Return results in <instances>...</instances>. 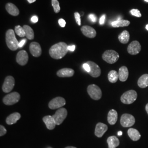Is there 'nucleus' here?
<instances>
[{"label":"nucleus","mask_w":148,"mask_h":148,"mask_svg":"<svg viewBox=\"0 0 148 148\" xmlns=\"http://www.w3.org/2000/svg\"><path fill=\"white\" fill-rule=\"evenodd\" d=\"M31 21H32V23H37L38 21V16H33L31 19Z\"/></svg>","instance_id":"nucleus-40"},{"label":"nucleus","mask_w":148,"mask_h":148,"mask_svg":"<svg viewBox=\"0 0 148 148\" xmlns=\"http://www.w3.org/2000/svg\"><path fill=\"white\" fill-rule=\"evenodd\" d=\"M36 0H27V1L29 2V3H34V2H35Z\"/></svg>","instance_id":"nucleus-42"},{"label":"nucleus","mask_w":148,"mask_h":148,"mask_svg":"<svg viewBox=\"0 0 148 148\" xmlns=\"http://www.w3.org/2000/svg\"><path fill=\"white\" fill-rule=\"evenodd\" d=\"M15 32L16 35H18L20 37H23L25 36V32L23 27L20 25H17L15 27Z\"/></svg>","instance_id":"nucleus-30"},{"label":"nucleus","mask_w":148,"mask_h":148,"mask_svg":"<svg viewBox=\"0 0 148 148\" xmlns=\"http://www.w3.org/2000/svg\"><path fill=\"white\" fill-rule=\"evenodd\" d=\"M26 41H27V40H26V39H23V40H22L21 41L19 42V47L21 48L24 45H25V43H26Z\"/></svg>","instance_id":"nucleus-39"},{"label":"nucleus","mask_w":148,"mask_h":148,"mask_svg":"<svg viewBox=\"0 0 148 148\" xmlns=\"http://www.w3.org/2000/svg\"><path fill=\"white\" fill-rule=\"evenodd\" d=\"M7 133V130L5 127L2 125H0V136L2 137L3 136L5 135Z\"/></svg>","instance_id":"nucleus-34"},{"label":"nucleus","mask_w":148,"mask_h":148,"mask_svg":"<svg viewBox=\"0 0 148 148\" xmlns=\"http://www.w3.org/2000/svg\"><path fill=\"white\" fill-rule=\"evenodd\" d=\"M29 60V56L27 51L24 50H21L16 54V61L17 63L21 66L25 65Z\"/></svg>","instance_id":"nucleus-12"},{"label":"nucleus","mask_w":148,"mask_h":148,"mask_svg":"<svg viewBox=\"0 0 148 148\" xmlns=\"http://www.w3.org/2000/svg\"><path fill=\"white\" fill-rule=\"evenodd\" d=\"M145 2H148V0H144Z\"/></svg>","instance_id":"nucleus-47"},{"label":"nucleus","mask_w":148,"mask_h":148,"mask_svg":"<svg viewBox=\"0 0 148 148\" xmlns=\"http://www.w3.org/2000/svg\"><path fill=\"white\" fill-rule=\"evenodd\" d=\"M21 117V115L19 112H14L10 115L8 116L6 118L5 122L7 124L11 125L13 124L16 123Z\"/></svg>","instance_id":"nucleus-20"},{"label":"nucleus","mask_w":148,"mask_h":148,"mask_svg":"<svg viewBox=\"0 0 148 148\" xmlns=\"http://www.w3.org/2000/svg\"><path fill=\"white\" fill-rule=\"evenodd\" d=\"M58 23L59 25L62 27H65V25H66V21H65L64 19H62V18L59 19Z\"/></svg>","instance_id":"nucleus-35"},{"label":"nucleus","mask_w":148,"mask_h":148,"mask_svg":"<svg viewBox=\"0 0 148 148\" xmlns=\"http://www.w3.org/2000/svg\"><path fill=\"white\" fill-rule=\"evenodd\" d=\"M81 32L85 36L88 38H95L96 36L97 32L94 28L88 25H85L81 27Z\"/></svg>","instance_id":"nucleus-16"},{"label":"nucleus","mask_w":148,"mask_h":148,"mask_svg":"<svg viewBox=\"0 0 148 148\" xmlns=\"http://www.w3.org/2000/svg\"><path fill=\"white\" fill-rule=\"evenodd\" d=\"M138 85L141 88H145L148 86V74H144L138 80Z\"/></svg>","instance_id":"nucleus-25"},{"label":"nucleus","mask_w":148,"mask_h":148,"mask_svg":"<svg viewBox=\"0 0 148 148\" xmlns=\"http://www.w3.org/2000/svg\"><path fill=\"white\" fill-rule=\"evenodd\" d=\"M145 28H146V29H147V30H148V25H146V27H145Z\"/></svg>","instance_id":"nucleus-46"},{"label":"nucleus","mask_w":148,"mask_h":148,"mask_svg":"<svg viewBox=\"0 0 148 148\" xmlns=\"http://www.w3.org/2000/svg\"><path fill=\"white\" fill-rule=\"evenodd\" d=\"M128 135L133 141H138L141 137V135L137 130L134 128H130L127 131Z\"/></svg>","instance_id":"nucleus-23"},{"label":"nucleus","mask_w":148,"mask_h":148,"mask_svg":"<svg viewBox=\"0 0 148 148\" xmlns=\"http://www.w3.org/2000/svg\"><path fill=\"white\" fill-rule=\"evenodd\" d=\"M108 77L109 82L115 83L119 79V74L115 70H111L108 75Z\"/></svg>","instance_id":"nucleus-29"},{"label":"nucleus","mask_w":148,"mask_h":148,"mask_svg":"<svg viewBox=\"0 0 148 148\" xmlns=\"http://www.w3.org/2000/svg\"><path fill=\"white\" fill-rule=\"evenodd\" d=\"M52 5L53 6V10L56 13H58L60 11V7L58 0H52Z\"/></svg>","instance_id":"nucleus-31"},{"label":"nucleus","mask_w":148,"mask_h":148,"mask_svg":"<svg viewBox=\"0 0 148 148\" xmlns=\"http://www.w3.org/2000/svg\"><path fill=\"white\" fill-rule=\"evenodd\" d=\"M5 10L8 13L13 16H17L19 14V10L18 7L12 3H8L5 5Z\"/></svg>","instance_id":"nucleus-19"},{"label":"nucleus","mask_w":148,"mask_h":148,"mask_svg":"<svg viewBox=\"0 0 148 148\" xmlns=\"http://www.w3.org/2000/svg\"><path fill=\"white\" fill-rule=\"evenodd\" d=\"M137 93L134 90H130L125 92L121 97V101L125 104H131L136 101Z\"/></svg>","instance_id":"nucleus-3"},{"label":"nucleus","mask_w":148,"mask_h":148,"mask_svg":"<svg viewBox=\"0 0 148 148\" xmlns=\"http://www.w3.org/2000/svg\"><path fill=\"white\" fill-rule=\"evenodd\" d=\"M68 46L63 42L57 43L53 45L49 50L50 56L55 59H60L63 58L68 52Z\"/></svg>","instance_id":"nucleus-1"},{"label":"nucleus","mask_w":148,"mask_h":148,"mask_svg":"<svg viewBox=\"0 0 148 148\" xmlns=\"http://www.w3.org/2000/svg\"><path fill=\"white\" fill-rule=\"evenodd\" d=\"M141 48L142 47L140 43L137 41H134L128 45L127 47V52L131 55H136L140 52Z\"/></svg>","instance_id":"nucleus-13"},{"label":"nucleus","mask_w":148,"mask_h":148,"mask_svg":"<svg viewBox=\"0 0 148 148\" xmlns=\"http://www.w3.org/2000/svg\"><path fill=\"white\" fill-rule=\"evenodd\" d=\"M76 148V147H72V146H69V147H66V148Z\"/></svg>","instance_id":"nucleus-45"},{"label":"nucleus","mask_w":148,"mask_h":148,"mask_svg":"<svg viewBox=\"0 0 148 148\" xmlns=\"http://www.w3.org/2000/svg\"><path fill=\"white\" fill-rule=\"evenodd\" d=\"M65 104L66 101L64 98L61 97H58L53 98L49 101L48 104V107L52 110H55L62 108L65 105Z\"/></svg>","instance_id":"nucleus-8"},{"label":"nucleus","mask_w":148,"mask_h":148,"mask_svg":"<svg viewBox=\"0 0 148 148\" xmlns=\"http://www.w3.org/2000/svg\"><path fill=\"white\" fill-rule=\"evenodd\" d=\"M105 20H106V15H103L99 19V24L100 25H103L105 23Z\"/></svg>","instance_id":"nucleus-38"},{"label":"nucleus","mask_w":148,"mask_h":148,"mask_svg":"<svg viewBox=\"0 0 148 148\" xmlns=\"http://www.w3.org/2000/svg\"><path fill=\"white\" fill-rule=\"evenodd\" d=\"M75 73L74 70L70 68L60 69L57 73V75L59 77H70L73 76Z\"/></svg>","instance_id":"nucleus-17"},{"label":"nucleus","mask_w":148,"mask_h":148,"mask_svg":"<svg viewBox=\"0 0 148 148\" xmlns=\"http://www.w3.org/2000/svg\"><path fill=\"white\" fill-rule=\"evenodd\" d=\"M118 118V115L117 112L115 110L111 109L108 114V123L111 125H114L116 123Z\"/></svg>","instance_id":"nucleus-22"},{"label":"nucleus","mask_w":148,"mask_h":148,"mask_svg":"<svg viewBox=\"0 0 148 148\" xmlns=\"http://www.w3.org/2000/svg\"><path fill=\"white\" fill-rule=\"evenodd\" d=\"M75 49V46L72 45V46H68V50L70 51H74Z\"/></svg>","instance_id":"nucleus-41"},{"label":"nucleus","mask_w":148,"mask_h":148,"mask_svg":"<svg viewBox=\"0 0 148 148\" xmlns=\"http://www.w3.org/2000/svg\"><path fill=\"white\" fill-rule=\"evenodd\" d=\"M145 110H146V111H147V112L148 113V103L146 105V106H145Z\"/></svg>","instance_id":"nucleus-43"},{"label":"nucleus","mask_w":148,"mask_h":148,"mask_svg":"<svg viewBox=\"0 0 148 148\" xmlns=\"http://www.w3.org/2000/svg\"><path fill=\"white\" fill-rule=\"evenodd\" d=\"M118 74H119V79L122 82H125L127 80L128 77V75H129L128 70L126 66H123L119 69Z\"/></svg>","instance_id":"nucleus-21"},{"label":"nucleus","mask_w":148,"mask_h":148,"mask_svg":"<svg viewBox=\"0 0 148 148\" xmlns=\"http://www.w3.org/2000/svg\"><path fill=\"white\" fill-rule=\"evenodd\" d=\"M24 31L25 32V36L29 40H32L34 38V32L32 27L27 25L23 26Z\"/></svg>","instance_id":"nucleus-28"},{"label":"nucleus","mask_w":148,"mask_h":148,"mask_svg":"<svg viewBox=\"0 0 148 148\" xmlns=\"http://www.w3.org/2000/svg\"><path fill=\"white\" fill-rule=\"evenodd\" d=\"M74 16H75V20H76L77 24L79 26H80L81 24V16H80L79 13L75 12L74 13Z\"/></svg>","instance_id":"nucleus-33"},{"label":"nucleus","mask_w":148,"mask_h":148,"mask_svg":"<svg viewBox=\"0 0 148 148\" xmlns=\"http://www.w3.org/2000/svg\"><path fill=\"white\" fill-rule=\"evenodd\" d=\"M130 33L127 30H124L119 35V40L122 44H126L130 40Z\"/></svg>","instance_id":"nucleus-26"},{"label":"nucleus","mask_w":148,"mask_h":148,"mask_svg":"<svg viewBox=\"0 0 148 148\" xmlns=\"http://www.w3.org/2000/svg\"><path fill=\"white\" fill-rule=\"evenodd\" d=\"M83 68H84V69H85V70H86L87 73H90V66H89V65L87 63H86L83 64Z\"/></svg>","instance_id":"nucleus-37"},{"label":"nucleus","mask_w":148,"mask_h":148,"mask_svg":"<svg viewBox=\"0 0 148 148\" xmlns=\"http://www.w3.org/2000/svg\"><path fill=\"white\" fill-rule=\"evenodd\" d=\"M109 148H116L120 144V140L116 136H110L107 139Z\"/></svg>","instance_id":"nucleus-24"},{"label":"nucleus","mask_w":148,"mask_h":148,"mask_svg":"<svg viewBox=\"0 0 148 148\" xmlns=\"http://www.w3.org/2000/svg\"><path fill=\"white\" fill-rule=\"evenodd\" d=\"M130 24V21L127 20L120 19L118 21H113L111 23V25L113 27H128Z\"/></svg>","instance_id":"nucleus-27"},{"label":"nucleus","mask_w":148,"mask_h":148,"mask_svg":"<svg viewBox=\"0 0 148 148\" xmlns=\"http://www.w3.org/2000/svg\"><path fill=\"white\" fill-rule=\"evenodd\" d=\"M5 42L7 46L11 51H16L19 46V42L18 41L15 36V32L12 29L8 30L5 33Z\"/></svg>","instance_id":"nucleus-2"},{"label":"nucleus","mask_w":148,"mask_h":148,"mask_svg":"<svg viewBox=\"0 0 148 148\" xmlns=\"http://www.w3.org/2000/svg\"><path fill=\"white\" fill-rule=\"evenodd\" d=\"M21 98L19 93L14 92L5 96L3 98V102L6 106H12L17 103Z\"/></svg>","instance_id":"nucleus-6"},{"label":"nucleus","mask_w":148,"mask_h":148,"mask_svg":"<svg viewBox=\"0 0 148 148\" xmlns=\"http://www.w3.org/2000/svg\"><path fill=\"white\" fill-rule=\"evenodd\" d=\"M42 120L44 122V123H45L46 127L49 130H53L57 125L56 121L52 116L47 115L46 116L43 117Z\"/></svg>","instance_id":"nucleus-18"},{"label":"nucleus","mask_w":148,"mask_h":148,"mask_svg":"<svg viewBox=\"0 0 148 148\" xmlns=\"http://www.w3.org/2000/svg\"><path fill=\"white\" fill-rule=\"evenodd\" d=\"M136 120L134 117L129 114H124L122 115L120 119V123L123 127H130L135 123Z\"/></svg>","instance_id":"nucleus-9"},{"label":"nucleus","mask_w":148,"mask_h":148,"mask_svg":"<svg viewBox=\"0 0 148 148\" xmlns=\"http://www.w3.org/2000/svg\"><path fill=\"white\" fill-rule=\"evenodd\" d=\"M130 13H131V14L133 16H137V17L140 18V17L142 16V14H141L140 11H139L138 10H137V9H133L132 10H131Z\"/></svg>","instance_id":"nucleus-32"},{"label":"nucleus","mask_w":148,"mask_h":148,"mask_svg":"<svg viewBox=\"0 0 148 148\" xmlns=\"http://www.w3.org/2000/svg\"><path fill=\"white\" fill-rule=\"evenodd\" d=\"M108 129V127L106 125L103 123L99 122L96 125L95 134L97 137H102L104 133L107 131Z\"/></svg>","instance_id":"nucleus-15"},{"label":"nucleus","mask_w":148,"mask_h":148,"mask_svg":"<svg viewBox=\"0 0 148 148\" xmlns=\"http://www.w3.org/2000/svg\"><path fill=\"white\" fill-rule=\"evenodd\" d=\"M15 85V79L12 76H8L5 78L2 86V90L5 93H10L14 88Z\"/></svg>","instance_id":"nucleus-10"},{"label":"nucleus","mask_w":148,"mask_h":148,"mask_svg":"<svg viewBox=\"0 0 148 148\" xmlns=\"http://www.w3.org/2000/svg\"><path fill=\"white\" fill-rule=\"evenodd\" d=\"M118 136H121L122 134V132L121 131H119V132H118Z\"/></svg>","instance_id":"nucleus-44"},{"label":"nucleus","mask_w":148,"mask_h":148,"mask_svg":"<svg viewBox=\"0 0 148 148\" xmlns=\"http://www.w3.org/2000/svg\"><path fill=\"white\" fill-rule=\"evenodd\" d=\"M68 115V111L64 108H61L57 110L56 112L53 115V116L57 125H61L64 120L66 119Z\"/></svg>","instance_id":"nucleus-7"},{"label":"nucleus","mask_w":148,"mask_h":148,"mask_svg":"<svg viewBox=\"0 0 148 148\" xmlns=\"http://www.w3.org/2000/svg\"><path fill=\"white\" fill-rule=\"evenodd\" d=\"M88 18L93 23H95L97 21V16L94 14H90L88 16Z\"/></svg>","instance_id":"nucleus-36"},{"label":"nucleus","mask_w":148,"mask_h":148,"mask_svg":"<svg viewBox=\"0 0 148 148\" xmlns=\"http://www.w3.org/2000/svg\"><path fill=\"white\" fill-rule=\"evenodd\" d=\"M87 93L90 97L95 101H98L102 96V92L101 88L97 85L92 84L87 87Z\"/></svg>","instance_id":"nucleus-5"},{"label":"nucleus","mask_w":148,"mask_h":148,"mask_svg":"<svg viewBox=\"0 0 148 148\" xmlns=\"http://www.w3.org/2000/svg\"><path fill=\"white\" fill-rule=\"evenodd\" d=\"M102 58L109 64L116 63L119 59V53L114 50H107L102 55Z\"/></svg>","instance_id":"nucleus-4"},{"label":"nucleus","mask_w":148,"mask_h":148,"mask_svg":"<svg viewBox=\"0 0 148 148\" xmlns=\"http://www.w3.org/2000/svg\"><path fill=\"white\" fill-rule=\"evenodd\" d=\"M87 63L89 65L90 67V73H88V74H90L92 77L96 78L101 75V68L97 64L92 61H88L87 62Z\"/></svg>","instance_id":"nucleus-11"},{"label":"nucleus","mask_w":148,"mask_h":148,"mask_svg":"<svg viewBox=\"0 0 148 148\" xmlns=\"http://www.w3.org/2000/svg\"><path fill=\"white\" fill-rule=\"evenodd\" d=\"M29 50L32 55L35 57H38L42 54V49L41 46L36 42H33L30 43Z\"/></svg>","instance_id":"nucleus-14"}]
</instances>
